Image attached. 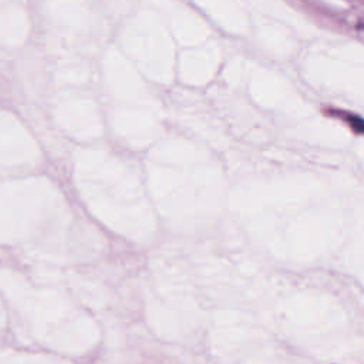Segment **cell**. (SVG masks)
Instances as JSON below:
<instances>
[{"mask_svg":"<svg viewBox=\"0 0 364 364\" xmlns=\"http://www.w3.org/2000/svg\"><path fill=\"white\" fill-rule=\"evenodd\" d=\"M350 122H351V127H354L355 129H360V131H364V121L358 117H350Z\"/></svg>","mask_w":364,"mask_h":364,"instance_id":"obj_1","label":"cell"}]
</instances>
